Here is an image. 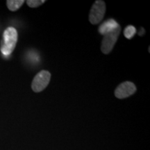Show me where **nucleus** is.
I'll list each match as a JSON object with an SVG mask.
<instances>
[{
    "mask_svg": "<svg viewBox=\"0 0 150 150\" xmlns=\"http://www.w3.org/2000/svg\"><path fill=\"white\" fill-rule=\"evenodd\" d=\"M18 32L14 27H8L3 33L1 43V52L5 56H8L13 52L18 42Z\"/></svg>",
    "mask_w": 150,
    "mask_h": 150,
    "instance_id": "obj_1",
    "label": "nucleus"
},
{
    "mask_svg": "<svg viewBox=\"0 0 150 150\" xmlns=\"http://www.w3.org/2000/svg\"><path fill=\"white\" fill-rule=\"evenodd\" d=\"M120 31L121 27L119 25L115 29L104 35V38H103L102 42V47H101V50L103 53L108 54L112 51V48L114 47V45L117 42L118 36L120 33Z\"/></svg>",
    "mask_w": 150,
    "mask_h": 150,
    "instance_id": "obj_2",
    "label": "nucleus"
},
{
    "mask_svg": "<svg viewBox=\"0 0 150 150\" xmlns=\"http://www.w3.org/2000/svg\"><path fill=\"white\" fill-rule=\"evenodd\" d=\"M106 12V4L104 1L97 0L92 6L89 15V20L91 24H99L104 18Z\"/></svg>",
    "mask_w": 150,
    "mask_h": 150,
    "instance_id": "obj_3",
    "label": "nucleus"
},
{
    "mask_svg": "<svg viewBox=\"0 0 150 150\" xmlns=\"http://www.w3.org/2000/svg\"><path fill=\"white\" fill-rule=\"evenodd\" d=\"M51 79V74L47 70H42L38 73L33 79L31 88L35 93H40L50 83Z\"/></svg>",
    "mask_w": 150,
    "mask_h": 150,
    "instance_id": "obj_4",
    "label": "nucleus"
},
{
    "mask_svg": "<svg viewBox=\"0 0 150 150\" xmlns=\"http://www.w3.org/2000/svg\"><path fill=\"white\" fill-rule=\"evenodd\" d=\"M136 90V86L134 83L125 81L117 86L115 91V95L118 99H125L134 94Z\"/></svg>",
    "mask_w": 150,
    "mask_h": 150,
    "instance_id": "obj_5",
    "label": "nucleus"
},
{
    "mask_svg": "<svg viewBox=\"0 0 150 150\" xmlns=\"http://www.w3.org/2000/svg\"><path fill=\"white\" fill-rule=\"evenodd\" d=\"M118 26H119V24H118L117 22L115 20H113V19H109V20L103 22V24L99 27V32L102 35H104L106 33H108L110 31L115 29Z\"/></svg>",
    "mask_w": 150,
    "mask_h": 150,
    "instance_id": "obj_6",
    "label": "nucleus"
},
{
    "mask_svg": "<svg viewBox=\"0 0 150 150\" xmlns=\"http://www.w3.org/2000/svg\"><path fill=\"white\" fill-rule=\"evenodd\" d=\"M24 3V0H8L6 5L11 11H18Z\"/></svg>",
    "mask_w": 150,
    "mask_h": 150,
    "instance_id": "obj_7",
    "label": "nucleus"
},
{
    "mask_svg": "<svg viewBox=\"0 0 150 150\" xmlns=\"http://www.w3.org/2000/svg\"><path fill=\"white\" fill-rule=\"evenodd\" d=\"M136 33V29L134 26L129 25L125 29L124 31V35L127 39H131L134 36Z\"/></svg>",
    "mask_w": 150,
    "mask_h": 150,
    "instance_id": "obj_8",
    "label": "nucleus"
},
{
    "mask_svg": "<svg viewBox=\"0 0 150 150\" xmlns=\"http://www.w3.org/2000/svg\"><path fill=\"white\" fill-rule=\"evenodd\" d=\"M45 1V0H28L27 1V5L31 8H36L43 4Z\"/></svg>",
    "mask_w": 150,
    "mask_h": 150,
    "instance_id": "obj_9",
    "label": "nucleus"
},
{
    "mask_svg": "<svg viewBox=\"0 0 150 150\" xmlns=\"http://www.w3.org/2000/svg\"><path fill=\"white\" fill-rule=\"evenodd\" d=\"M145 29H143V28H140V31H139V33H138V34H139V35H140V36H141V35H142L144 34V33H145Z\"/></svg>",
    "mask_w": 150,
    "mask_h": 150,
    "instance_id": "obj_10",
    "label": "nucleus"
}]
</instances>
